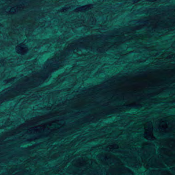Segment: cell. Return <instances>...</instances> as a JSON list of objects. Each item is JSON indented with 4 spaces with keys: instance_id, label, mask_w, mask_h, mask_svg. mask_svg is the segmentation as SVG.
Masks as SVG:
<instances>
[{
    "instance_id": "7a4b0ae2",
    "label": "cell",
    "mask_w": 175,
    "mask_h": 175,
    "mask_svg": "<svg viewBox=\"0 0 175 175\" xmlns=\"http://www.w3.org/2000/svg\"><path fill=\"white\" fill-rule=\"evenodd\" d=\"M144 137L149 141H154L156 139L154 135L153 123L151 121H147L144 124Z\"/></svg>"
},
{
    "instance_id": "9c48e42d",
    "label": "cell",
    "mask_w": 175,
    "mask_h": 175,
    "mask_svg": "<svg viewBox=\"0 0 175 175\" xmlns=\"http://www.w3.org/2000/svg\"><path fill=\"white\" fill-rule=\"evenodd\" d=\"M156 1L157 0H147V1L149 2H154Z\"/></svg>"
},
{
    "instance_id": "ba28073f",
    "label": "cell",
    "mask_w": 175,
    "mask_h": 175,
    "mask_svg": "<svg viewBox=\"0 0 175 175\" xmlns=\"http://www.w3.org/2000/svg\"><path fill=\"white\" fill-rule=\"evenodd\" d=\"M142 1H143V0H133V4H136L138 3L139 2Z\"/></svg>"
},
{
    "instance_id": "5b68a950",
    "label": "cell",
    "mask_w": 175,
    "mask_h": 175,
    "mask_svg": "<svg viewBox=\"0 0 175 175\" xmlns=\"http://www.w3.org/2000/svg\"><path fill=\"white\" fill-rule=\"evenodd\" d=\"M24 6L22 4L14 6L10 8L7 12V13L9 14H14L17 13L19 12L22 11L24 9Z\"/></svg>"
},
{
    "instance_id": "8992f818",
    "label": "cell",
    "mask_w": 175,
    "mask_h": 175,
    "mask_svg": "<svg viewBox=\"0 0 175 175\" xmlns=\"http://www.w3.org/2000/svg\"><path fill=\"white\" fill-rule=\"evenodd\" d=\"M111 150H114V149H117L119 148V146L117 144H112L109 145L107 148Z\"/></svg>"
},
{
    "instance_id": "277c9868",
    "label": "cell",
    "mask_w": 175,
    "mask_h": 175,
    "mask_svg": "<svg viewBox=\"0 0 175 175\" xmlns=\"http://www.w3.org/2000/svg\"><path fill=\"white\" fill-rule=\"evenodd\" d=\"M15 51L17 54L21 56L25 55L29 51L28 46L24 43H21L16 46Z\"/></svg>"
},
{
    "instance_id": "30bf717a",
    "label": "cell",
    "mask_w": 175,
    "mask_h": 175,
    "mask_svg": "<svg viewBox=\"0 0 175 175\" xmlns=\"http://www.w3.org/2000/svg\"><path fill=\"white\" fill-rule=\"evenodd\" d=\"M1 24H0V26H1Z\"/></svg>"
},
{
    "instance_id": "6da1fadb",
    "label": "cell",
    "mask_w": 175,
    "mask_h": 175,
    "mask_svg": "<svg viewBox=\"0 0 175 175\" xmlns=\"http://www.w3.org/2000/svg\"><path fill=\"white\" fill-rule=\"evenodd\" d=\"M65 124V122L63 120H56L31 128L27 130V132L29 134H45L59 129Z\"/></svg>"
},
{
    "instance_id": "52a82bcc",
    "label": "cell",
    "mask_w": 175,
    "mask_h": 175,
    "mask_svg": "<svg viewBox=\"0 0 175 175\" xmlns=\"http://www.w3.org/2000/svg\"><path fill=\"white\" fill-rule=\"evenodd\" d=\"M16 77H12L7 79L4 81V83L5 84H8L11 83V82L14 81L15 79H16Z\"/></svg>"
},
{
    "instance_id": "3957f363",
    "label": "cell",
    "mask_w": 175,
    "mask_h": 175,
    "mask_svg": "<svg viewBox=\"0 0 175 175\" xmlns=\"http://www.w3.org/2000/svg\"><path fill=\"white\" fill-rule=\"evenodd\" d=\"M172 128V126L168 120L164 119L160 121L159 125V130L161 133H167L170 132Z\"/></svg>"
}]
</instances>
